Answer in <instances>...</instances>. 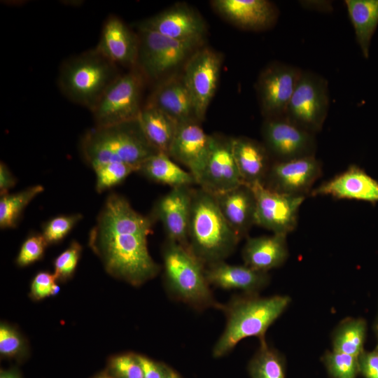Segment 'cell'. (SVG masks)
I'll use <instances>...</instances> for the list:
<instances>
[{"mask_svg":"<svg viewBox=\"0 0 378 378\" xmlns=\"http://www.w3.org/2000/svg\"><path fill=\"white\" fill-rule=\"evenodd\" d=\"M155 221L137 212L123 196L106 199L88 244L111 276L134 286L155 278L160 271L148 248V237Z\"/></svg>","mask_w":378,"mask_h":378,"instance_id":"cell-1","label":"cell"},{"mask_svg":"<svg viewBox=\"0 0 378 378\" xmlns=\"http://www.w3.org/2000/svg\"><path fill=\"white\" fill-rule=\"evenodd\" d=\"M290 302L287 295L262 298L257 294L233 297L220 304L225 314V329L214 344L212 355L218 358L229 354L243 339L258 337L265 342L268 328L282 314Z\"/></svg>","mask_w":378,"mask_h":378,"instance_id":"cell-2","label":"cell"},{"mask_svg":"<svg viewBox=\"0 0 378 378\" xmlns=\"http://www.w3.org/2000/svg\"><path fill=\"white\" fill-rule=\"evenodd\" d=\"M188 238L189 250L205 266L225 261L241 239L221 214L215 196L200 188L193 190Z\"/></svg>","mask_w":378,"mask_h":378,"instance_id":"cell-3","label":"cell"},{"mask_svg":"<svg viewBox=\"0 0 378 378\" xmlns=\"http://www.w3.org/2000/svg\"><path fill=\"white\" fill-rule=\"evenodd\" d=\"M80 150L83 160L91 167L101 163L118 162L138 169L148 158L158 152L146 139L137 120L94 127L83 135Z\"/></svg>","mask_w":378,"mask_h":378,"instance_id":"cell-4","label":"cell"},{"mask_svg":"<svg viewBox=\"0 0 378 378\" xmlns=\"http://www.w3.org/2000/svg\"><path fill=\"white\" fill-rule=\"evenodd\" d=\"M164 285L176 300L197 310L220 308L205 276V265L178 243L166 239L162 248Z\"/></svg>","mask_w":378,"mask_h":378,"instance_id":"cell-5","label":"cell"},{"mask_svg":"<svg viewBox=\"0 0 378 378\" xmlns=\"http://www.w3.org/2000/svg\"><path fill=\"white\" fill-rule=\"evenodd\" d=\"M119 76L117 65L94 48L62 64L58 86L70 101L91 111Z\"/></svg>","mask_w":378,"mask_h":378,"instance_id":"cell-6","label":"cell"},{"mask_svg":"<svg viewBox=\"0 0 378 378\" xmlns=\"http://www.w3.org/2000/svg\"><path fill=\"white\" fill-rule=\"evenodd\" d=\"M142 84L141 75L137 71L120 75L91 110L95 126L106 127L136 120L142 109Z\"/></svg>","mask_w":378,"mask_h":378,"instance_id":"cell-7","label":"cell"},{"mask_svg":"<svg viewBox=\"0 0 378 378\" xmlns=\"http://www.w3.org/2000/svg\"><path fill=\"white\" fill-rule=\"evenodd\" d=\"M329 104L327 80L314 72L302 70L284 116L315 134L323 127Z\"/></svg>","mask_w":378,"mask_h":378,"instance_id":"cell-8","label":"cell"},{"mask_svg":"<svg viewBox=\"0 0 378 378\" xmlns=\"http://www.w3.org/2000/svg\"><path fill=\"white\" fill-rule=\"evenodd\" d=\"M137 63L148 77L156 79L183 62L199 43L175 40L139 27Z\"/></svg>","mask_w":378,"mask_h":378,"instance_id":"cell-9","label":"cell"},{"mask_svg":"<svg viewBox=\"0 0 378 378\" xmlns=\"http://www.w3.org/2000/svg\"><path fill=\"white\" fill-rule=\"evenodd\" d=\"M249 186L256 202L255 225L272 233L286 235L295 230L305 196L279 192L260 183Z\"/></svg>","mask_w":378,"mask_h":378,"instance_id":"cell-10","label":"cell"},{"mask_svg":"<svg viewBox=\"0 0 378 378\" xmlns=\"http://www.w3.org/2000/svg\"><path fill=\"white\" fill-rule=\"evenodd\" d=\"M302 70L297 66L274 62L260 73L257 92L260 109L266 118L284 116Z\"/></svg>","mask_w":378,"mask_h":378,"instance_id":"cell-11","label":"cell"},{"mask_svg":"<svg viewBox=\"0 0 378 378\" xmlns=\"http://www.w3.org/2000/svg\"><path fill=\"white\" fill-rule=\"evenodd\" d=\"M264 145L274 161L314 155L316 143L312 134L284 115L266 118L262 127Z\"/></svg>","mask_w":378,"mask_h":378,"instance_id":"cell-12","label":"cell"},{"mask_svg":"<svg viewBox=\"0 0 378 378\" xmlns=\"http://www.w3.org/2000/svg\"><path fill=\"white\" fill-rule=\"evenodd\" d=\"M220 66L221 57L209 48L196 52L186 66L183 79L190 94L198 121L204 120L215 94Z\"/></svg>","mask_w":378,"mask_h":378,"instance_id":"cell-13","label":"cell"},{"mask_svg":"<svg viewBox=\"0 0 378 378\" xmlns=\"http://www.w3.org/2000/svg\"><path fill=\"white\" fill-rule=\"evenodd\" d=\"M321 171V164L315 155L274 161L263 185L279 192L305 196L311 192Z\"/></svg>","mask_w":378,"mask_h":378,"instance_id":"cell-14","label":"cell"},{"mask_svg":"<svg viewBox=\"0 0 378 378\" xmlns=\"http://www.w3.org/2000/svg\"><path fill=\"white\" fill-rule=\"evenodd\" d=\"M241 184L244 183L232 153L230 138L212 135L210 152L197 185L216 195Z\"/></svg>","mask_w":378,"mask_h":378,"instance_id":"cell-15","label":"cell"},{"mask_svg":"<svg viewBox=\"0 0 378 378\" xmlns=\"http://www.w3.org/2000/svg\"><path fill=\"white\" fill-rule=\"evenodd\" d=\"M193 190L191 186L172 188L155 203L150 217L163 225L167 239L188 248V225Z\"/></svg>","mask_w":378,"mask_h":378,"instance_id":"cell-16","label":"cell"},{"mask_svg":"<svg viewBox=\"0 0 378 378\" xmlns=\"http://www.w3.org/2000/svg\"><path fill=\"white\" fill-rule=\"evenodd\" d=\"M212 135L204 132L197 120L178 123L168 155L184 165L196 183L207 160Z\"/></svg>","mask_w":378,"mask_h":378,"instance_id":"cell-17","label":"cell"},{"mask_svg":"<svg viewBox=\"0 0 378 378\" xmlns=\"http://www.w3.org/2000/svg\"><path fill=\"white\" fill-rule=\"evenodd\" d=\"M169 38L200 43L204 36L203 19L192 9L183 5L175 6L139 24Z\"/></svg>","mask_w":378,"mask_h":378,"instance_id":"cell-18","label":"cell"},{"mask_svg":"<svg viewBox=\"0 0 378 378\" xmlns=\"http://www.w3.org/2000/svg\"><path fill=\"white\" fill-rule=\"evenodd\" d=\"M312 196L327 195L378 202V181L357 165H351L343 172L312 190Z\"/></svg>","mask_w":378,"mask_h":378,"instance_id":"cell-19","label":"cell"},{"mask_svg":"<svg viewBox=\"0 0 378 378\" xmlns=\"http://www.w3.org/2000/svg\"><path fill=\"white\" fill-rule=\"evenodd\" d=\"M139 36L115 15L105 20L96 50L115 65L133 66L139 53Z\"/></svg>","mask_w":378,"mask_h":378,"instance_id":"cell-20","label":"cell"},{"mask_svg":"<svg viewBox=\"0 0 378 378\" xmlns=\"http://www.w3.org/2000/svg\"><path fill=\"white\" fill-rule=\"evenodd\" d=\"M212 5L229 21L246 29L269 28L279 15L276 6L267 0H215Z\"/></svg>","mask_w":378,"mask_h":378,"instance_id":"cell-21","label":"cell"},{"mask_svg":"<svg viewBox=\"0 0 378 378\" xmlns=\"http://www.w3.org/2000/svg\"><path fill=\"white\" fill-rule=\"evenodd\" d=\"M205 276L209 285L226 290H240L249 295L257 294L270 281L268 272L244 264L230 265L225 261L206 266Z\"/></svg>","mask_w":378,"mask_h":378,"instance_id":"cell-22","label":"cell"},{"mask_svg":"<svg viewBox=\"0 0 378 378\" xmlns=\"http://www.w3.org/2000/svg\"><path fill=\"white\" fill-rule=\"evenodd\" d=\"M223 217L240 239L255 225L256 202L252 188L241 184L214 195Z\"/></svg>","mask_w":378,"mask_h":378,"instance_id":"cell-23","label":"cell"},{"mask_svg":"<svg viewBox=\"0 0 378 378\" xmlns=\"http://www.w3.org/2000/svg\"><path fill=\"white\" fill-rule=\"evenodd\" d=\"M232 153L243 183H264L272 162L264 144L244 136L230 138Z\"/></svg>","mask_w":378,"mask_h":378,"instance_id":"cell-24","label":"cell"},{"mask_svg":"<svg viewBox=\"0 0 378 378\" xmlns=\"http://www.w3.org/2000/svg\"><path fill=\"white\" fill-rule=\"evenodd\" d=\"M286 234L249 237L243 249L244 265L255 270L268 272L282 265L288 256Z\"/></svg>","mask_w":378,"mask_h":378,"instance_id":"cell-25","label":"cell"},{"mask_svg":"<svg viewBox=\"0 0 378 378\" xmlns=\"http://www.w3.org/2000/svg\"><path fill=\"white\" fill-rule=\"evenodd\" d=\"M148 105L160 109L177 124L197 120L190 94L183 78L170 79L161 84L153 94Z\"/></svg>","mask_w":378,"mask_h":378,"instance_id":"cell-26","label":"cell"},{"mask_svg":"<svg viewBox=\"0 0 378 378\" xmlns=\"http://www.w3.org/2000/svg\"><path fill=\"white\" fill-rule=\"evenodd\" d=\"M138 172L153 182L172 188L197 184L191 173L182 169L167 154L161 152L148 158L140 165Z\"/></svg>","mask_w":378,"mask_h":378,"instance_id":"cell-27","label":"cell"},{"mask_svg":"<svg viewBox=\"0 0 378 378\" xmlns=\"http://www.w3.org/2000/svg\"><path fill=\"white\" fill-rule=\"evenodd\" d=\"M148 142L158 152L168 155L177 123L160 109L146 105L137 118Z\"/></svg>","mask_w":378,"mask_h":378,"instance_id":"cell-28","label":"cell"},{"mask_svg":"<svg viewBox=\"0 0 378 378\" xmlns=\"http://www.w3.org/2000/svg\"><path fill=\"white\" fill-rule=\"evenodd\" d=\"M356 38L365 59L370 56L372 36L378 26V0H345Z\"/></svg>","mask_w":378,"mask_h":378,"instance_id":"cell-29","label":"cell"},{"mask_svg":"<svg viewBox=\"0 0 378 378\" xmlns=\"http://www.w3.org/2000/svg\"><path fill=\"white\" fill-rule=\"evenodd\" d=\"M44 190L41 185H35L18 192L6 194L0 199V227L10 229L17 227L27 205Z\"/></svg>","mask_w":378,"mask_h":378,"instance_id":"cell-30","label":"cell"},{"mask_svg":"<svg viewBox=\"0 0 378 378\" xmlns=\"http://www.w3.org/2000/svg\"><path fill=\"white\" fill-rule=\"evenodd\" d=\"M365 333L366 323L363 319H345L334 333L333 351L358 357L363 351Z\"/></svg>","mask_w":378,"mask_h":378,"instance_id":"cell-31","label":"cell"},{"mask_svg":"<svg viewBox=\"0 0 378 378\" xmlns=\"http://www.w3.org/2000/svg\"><path fill=\"white\" fill-rule=\"evenodd\" d=\"M251 378H285L284 361L265 342L251 359L248 368Z\"/></svg>","mask_w":378,"mask_h":378,"instance_id":"cell-32","label":"cell"},{"mask_svg":"<svg viewBox=\"0 0 378 378\" xmlns=\"http://www.w3.org/2000/svg\"><path fill=\"white\" fill-rule=\"evenodd\" d=\"M92 169L96 176L95 188L99 193L121 183L132 173L139 170L134 166L118 162L98 164Z\"/></svg>","mask_w":378,"mask_h":378,"instance_id":"cell-33","label":"cell"},{"mask_svg":"<svg viewBox=\"0 0 378 378\" xmlns=\"http://www.w3.org/2000/svg\"><path fill=\"white\" fill-rule=\"evenodd\" d=\"M324 364L332 378H356L358 357L332 351L325 354Z\"/></svg>","mask_w":378,"mask_h":378,"instance_id":"cell-34","label":"cell"},{"mask_svg":"<svg viewBox=\"0 0 378 378\" xmlns=\"http://www.w3.org/2000/svg\"><path fill=\"white\" fill-rule=\"evenodd\" d=\"M82 218L80 214L55 216L43 224L41 234L48 244L57 243L71 231Z\"/></svg>","mask_w":378,"mask_h":378,"instance_id":"cell-35","label":"cell"},{"mask_svg":"<svg viewBox=\"0 0 378 378\" xmlns=\"http://www.w3.org/2000/svg\"><path fill=\"white\" fill-rule=\"evenodd\" d=\"M108 372L115 378H144L141 365L134 354H123L111 358Z\"/></svg>","mask_w":378,"mask_h":378,"instance_id":"cell-36","label":"cell"},{"mask_svg":"<svg viewBox=\"0 0 378 378\" xmlns=\"http://www.w3.org/2000/svg\"><path fill=\"white\" fill-rule=\"evenodd\" d=\"M82 252L81 245L72 241L69 247L54 261V274L59 281H66L74 273Z\"/></svg>","mask_w":378,"mask_h":378,"instance_id":"cell-37","label":"cell"},{"mask_svg":"<svg viewBox=\"0 0 378 378\" xmlns=\"http://www.w3.org/2000/svg\"><path fill=\"white\" fill-rule=\"evenodd\" d=\"M25 351V343L13 327L1 323L0 326V354L5 358L20 357Z\"/></svg>","mask_w":378,"mask_h":378,"instance_id":"cell-38","label":"cell"},{"mask_svg":"<svg viewBox=\"0 0 378 378\" xmlns=\"http://www.w3.org/2000/svg\"><path fill=\"white\" fill-rule=\"evenodd\" d=\"M47 245L41 234H30L21 246L16 263L20 267H24L40 260Z\"/></svg>","mask_w":378,"mask_h":378,"instance_id":"cell-39","label":"cell"},{"mask_svg":"<svg viewBox=\"0 0 378 378\" xmlns=\"http://www.w3.org/2000/svg\"><path fill=\"white\" fill-rule=\"evenodd\" d=\"M57 279L54 274L40 272L34 277L30 288V296L39 300L51 295Z\"/></svg>","mask_w":378,"mask_h":378,"instance_id":"cell-40","label":"cell"},{"mask_svg":"<svg viewBox=\"0 0 378 378\" xmlns=\"http://www.w3.org/2000/svg\"><path fill=\"white\" fill-rule=\"evenodd\" d=\"M359 372L365 378H378V346L371 351H363L358 357Z\"/></svg>","mask_w":378,"mask_h":378,"instance_id":"cell-41","label":"cell"},{"mask_svg":"<svg viewBox=\"0 0 378 378\" xmlns=\"http://www.w3.org/2000/svg\"><path fill=\"white\" fill-rule=\"evenodd\" d=\"M143 372L144 378H164L168 372L169 367L167 365L155 361L143 355L136 354Z\"/></svg>","mask_w":378,"mask_h":378,"instance_id":"cell-42","label":"cell"},{"mask_svg":"<svg viewBox=\"0 0 378 378\" xmlns=\"http://www.w3.org/2000/svg\"><path fill=\"white\" fill-rule=\"evenodd\" d=\"M17 183L15 177L10 171L7 165L1 162L0 163V194L1 196L8 193Z\"/></svg>","mask_w":378,"mask_h":378,"instance_id":"cell-43","label":"cell"},{"mask_svg":"<svg viewBox=\"0 0 378 378\" xmlns=\"http://www.w3.org/2000/svg\"><path fill=\"white\" fill-rule=\"evenodd\" d=\"M0 378H21V376L16 369L1 370Z\"/></svg>","mask_w":378,"mask_h":378,"instance_id":"cell-44","label":"cell"},{"mask_svg":"<svg viewBox=\"0 0 378 378\" xmlns=\"http://www.w3.org/2000/svg\"><path fill=\"white\" fill-rule=\"evenodd\" d=\"M164 378H181L174 370L169 368Z\"/></svg>","mask_w":378,"mask_h":378,"instance_id":"cell-45","label":"cell"},{"mask_svg":"<svg viewBox=\"0 0 378 378\" xmlns=\"http://www.w3.org/2000/svg\"><path fill=\"white\" fill-rule=\"evenodd\" d=\"M94 378H115L111 374H110L108 372H104L101 374H99L98 375L95 376Z\"/></svg>","mask_w":378,"mask_h":378,"instance_id":"cell-46","label":"cell"},{"mask_svg":"<svg viewBox=\"0 0 378 378\" xmlns=\"http://www.w3.org/2000/svg\"><path fill=\"white\" fill-rule=\"evenodd\" d=\"M374 331H375V334H376V336H377V346H378V316H377V319L376 321V323H375V326H374Z\"/></svg>","mask_w":378,"mask_h":378,"instance_id":"cell-47","label":"cell"}]
</instances>
